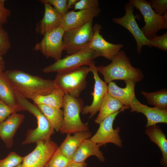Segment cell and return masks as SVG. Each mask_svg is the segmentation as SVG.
Returning <instances> with one entry per match:
<instances>
[{
	"label": "cell",
	"instance_id": "1",
	"mask_svg": "<svg viewBox=\"0 0 167 167\" xmlns=\"http://www.w3.org/2000/svg\"><path fill=\"white\" fill-rule=\"evenodd\" d=\"M3 74L14 91L27 99L32 100L37 96L48 94L56 88L54 80L21 70H9Z\"/></svg>",
	"mask_w": 167,
	"mask_h": 167
},
{
	"label": "cell",
	"instance_id": "2",
	"mask_svg": "<svg viewBox=\"0 0 167 167\" xmlns=\"http://www.w3.org/2000/svg\"><path fill=\"white\" fill-rule=\"evenodd\" d=\"M111 61L107 66H96L98 72L103 75L107 83L115 80L131 81L136 83L143 78L141 71L132 65L124 50H121Z\"/></svg>",
	"mask_w": 167,
	"mask_h": 167
},
{
	"label": "cell",
	"instance_id": "3",
	"mask_svg": "<svg viewBox=\"0 0 167 167\" xmlns=\"http://www.w3.org/2000/svg\"><path fill=\"white\" fill-rule=\"evenodd\" d=\"M14 92L18 104L24 110H27L33 114L37 121V127L28 131L23 144H26L49 140L51 136L54 133V130L43 113L36 105L31 103L18 93Z\"/></svg>",
	"mask_w": 167,
	"mask_h": 167
},
{
	"label": "cell",
	"instance_id": "4",
	"mask_svg": "<svg viewBox=\"0 0 167 167\" xmlns=\"http://www.w3.org/2000/svg\"><path fill=\"white\" fill-rule=\"evenodd\" d=\"M83 105V101L78 97L64 94L62 107L63 121L60 130L62 134H74L88 131V124L83 123L80 116Z\"/></svg>",
	"mask_w": 167,
	"mask_h": 167
},
{
	"label": "cell",
	"instance_id": "5",
	"mask_svg": "<svg viewBox=\"0 0 167 167\" xmlns=\"http://www.w3.org/2000/svg\"><path fill=\"white\" fill-rule=\"evenodd\" d=\"M90 72L88 66L79 67L57 73L54 80L55 87L61 91L64 94H69L78 97L86 88V77Z\"/></svg>",
	"mask_w": 167,
	"mask_h": 167
},
{
	"label": "cell",
	"instance_id": "6",
	"mask_svg": "<svg viewBox=\"0 0 167 167\" xmlns=\"http://www.w3.org/2000/svg\"><path fill=\"white\" fill-rule=\"evenodd\" d=\"M98 57L96 53L88 47L77 52L56 61L53 64L43 69L45 73H57L75 69L83 66H88Z\"/></svg>",
	"mask_w": 167,
	"mask_h": 167
},
{
	"label": "cell",
	"instance_id": "7",
	"mask_svg": "<svg viewBox=\"0 0 167 167\" xmlns=\"http://www.w3.org/2000/svg\"><path fill=\"white\" fill-rule=\"evenodd\" d=\"M129 2L143 15L145 24L141 29L148 39L156 36L161 29L167 28V12L162 16L158 15L153 10L149 2L145 0H130Z\"/></svg>",
	"mask_w": 167,
	"mask_h": 167
},
{
	"label": "cell",
	"instance_id": "8",
	"mask_svg": "<svg viewBox=\"0 0 167 167\" xmlns=\"http://www.w3.org/2000/svg\"><path fill=\"white\" fill-rule=\"evenodd\" d=\"M92 19L79 28L65 31L63 50L69 55L88 46L93 36Z\"/></svg>",
	"mask_w": 167,
	"mask_h": 167
},
{
	"label": "cell",
	"instance_id": "9",
	"mask_svg": "<svg viewBox=\"0 0 167 167\" xmlns=\"http://www.w3.org/2000/svg\"><path fill=\"white\" fill-rule=\"evenodd\" d=\"M126 106L118 111L107 117L99 124V127L90 139L100 146L111 143L118 147L122 146V140L119 135L120 129L119 127L116 129L113 128V122L118 114L124 110L130 109Z\"/></svg>",
	"mask_w": 167,
	"mask_h": 167
},
{
	"label": "cell",
	"instance_id": "10",
	"mask_svg": "<svg viewBox=\"0 0 167 167\" xmlns=\"http://www.w3.org/2000/svg\"><path fill=\"white\" fill-rule=\"evenodd\" d=\"M64 30L61 27L45 34L42 40L33 48L40 51L47 58H51L57 61L61 58L63 50V39Z\"/></svg>",
	"mask_w": 167,
	"mask_h": 167
},
{
	"label": "cell",
	"instance_id": "11",
	"mask_svg": "<svg viewBox=\"0 0 167 167\" xmlns=\"http://www.w3.org/2000/svg\"><path fill=\"white\" fill-rule=\"evenodd\" d=\"M36 144L35 149L24 157L21 167H45L58 148L57 144L49 139Z\"/></svg>",
	"mask_w": 167,
	"mask_h": 167
},
{
	"label": "cell",
	"instance_id": "12",
	"mask_svg": "<svg viewBox=\"0 0 167 167\" xmlns=\"http://www.w3.org/2000/svg\"><path fill=\"white\" fill-rule=\"evenodd\" d=\"M124 7L125 15L120 18H113L112 21L123 26L131 33L135 40L136 50L139 54L141 53L143 46L146 45L151 47L149 41L144 36L137 23L136 16L134 14L135 7L133 5L129 2L125 4Z\"/></svg>",
	"mask_w": 167,
	"mask_h": 167
},
{
	"label": "cell",
	"instance_id": "13",
	"mask_svg": "<svg viewBox=\"0 0 167 167\" xmlns=\"http://www.w3.org/2000/svg\"><path fill=\"white\" fill-rule=\"evenodd\" d=\"M88 67L90 72L92 73L95 81L93 92H91L93 100L90 105H86L83 108L82 113L84 114L90 113L89 118H91L99 111L108 93V85L107 83L102 80L99 76L94 62L90 65Z\"/></svg>",
	"mask_w": 167,
	"mask_h": 167
},
{
	"label": "cell",
	"instance_id": "14",
	"mask_svg": "<svg viewBox=\"0 0 167 167\" xmlns=\"http://www.w3.org/2000/svg\"><path fill=\"white\" fill-rule=\"evenodd\" d=\"M102 26L98 23L93 27V36L88 46L96 52L98 57H103L112 60L123 47V44H115L105 40L100 33Z\"/></svg>",
	"mask_w": 167,
	"mask_h": 167
},
{
	"label": "cell",
	"instance_id": "15",
	"mask_svg": "<svg viewBox=\"0 0 167 167\" xmlns=\"http://www.w3.org/2000/svg\"><path fill=\"white\" fill-rule=\"evenodd\" d=\"M101 11L98 7L78 11H67L62 16L60 27L65 31L79 28L98 16Z\"/></svg>",
	"mask_w": 167,
	"mask_h": 167
},
{
	"label": "cell",
	"instance_id": "16",
	"mask_svg": "<svg viewBox=\"0 0 167 167\" xmlns=\"http://www.w3.org/2000/svg\"><path fill=\"white\" fill-rule=\"evenodd\" d=\"M130 108L131 112L140 113L146 116L147 120L146 128L158 123H167V109L148 107L141 103L135 96L132 99Z\"/></svg>",
	"mask_w": 167,
	"mask_h": 167
},
{
	"label": "cell",
	"instance_id": "17",
	"mask_svg": "<svg viewBox=\"0 0 167 167\" xmlns=\"http://www.w3.org/2000/svg\"><path fill=\"white\" fill-rule=\"evenodd\" d=\"M24 118L23 114L14 113L0 123V138L7 148L12 146L14 136Z\"/></svg>",
	"mask_w": 167,
	"mask_h": 167
},
{
	"label": "cell",
	"instance_id": "18",
	"mask_svg": "<svg viewBox=\"0 0 167 167\" xmlns=\"http://www.w3.org/2000/svg\"><path fill=\"white\" fill-rule=\"evenodd\" d=\"M100 146L90 139L84 140L77 148L71 160L76 163H83L92 156H96L100 161L104 162L105 158L100 149Z\"/></svg>",
	"mask_w": 167,
	"mask_h": 167
},
{
	"label": "cell",
	"instance_id": "19",
	"mask_svg": "<svg viewBox=\"0 0 167 167\" xmlns=\"http://www.w3.org/2000/svg\"><path fill=\"white\" fill-rule=\"evenodd\" d=\"M125 82L126 86L124 88L118 87L114 82H109L108 83L107 92L123 105L130 108L132 99L135 96V88L136 83L131 81Z\"/></svg>",
	"mask_w": 167,
	"mask_h": 167
},
{
	"label": "cell",
	"instance_id": "20",
	"mask_svg": "<svg viewBox=\"0 0 167 167\" xmlns=\"http://www.w3.org/2000/svg\"><path fill=\"white\" fill-rule=\"evenodd\" d=\"M92 135L88 131L77 132L73 135L67 134L66 137L58 148L64 155L71 160L81 144L84 140L91 138Z\"/></svg>",
	"mask_w": 167,
	"mask_h": 167
},
{
	"label": "cell",
	"instance_id": "21",
	"mask_svg": "<svg viewBox=\"0 0 167 167\" xmlns=\"http://www.w3.org/2000/svg\"><path fill=\"white\" fill-rule=\"evenodd\" d=\"M45 13L39 26V32L44 35L46 33L60 27L62 16L50 4L44 3Z\"/></svg>",
	"mask_w": 167,
	"mask_h": 167
},
{
	"label": "cell",
	"instance_id": "22",
	"mask_svg": "<svg viewBox=\"0 0 167 167\" xmlns=\"http://www.w3.org/2000/svg\"><path fill=\"white\" fill-rule=\"evenodd\" d=\"M146 128L145 134L151 141L158 146L161 152L162 158L161 161V164L165 167H167V140L165 135L157 125Z\"/></svg>",
	"mask_w": 167,
	"mask_h": 167
},
{
	"label": "cell",
	"instance_id": "23",
	"mask_svg": "<svg viewBox=\"0 0 167 167\" xmlns=\"http://www.w3.org/2000/svg\"><path fill=\"white\" fill-rule=\"evenodd\" d=\"M125 106L107 93L101 106L99 113L94 120L95 122L99 124L105 118Z\"/></svg>",
	"mask_w": 167,
	"mask_h": 167
},
{
	"label": "cell",
	"instance_id": "24",
	"mask_svg": "<svg viewBox=\"0 0 167 167\" xmlns=\"http://www.w3.org/2000/svg\"><path fill=\"white\" fill-rule=\"evenodd\" d=\"M36 105L54 130L57 131H60L63 121V110L60 108L43 104Z\"/></svg>",
	"mask_w": 167,
	"mask_h": 167
},
{
	"label": "cell",
	"instance_id": "25",
	"mask_svg": "<svg viewBox=\"0 0 167 167\" xmlns=\"http://www.w3.org/2000/svg\"><path fill=\"white\" fill-rule=\"evenodd\" d=\"M0 99L9 106L24 110L17 103L14 92L4 76L0 73Z\"/></svg>",
	"mask_w": 167,
	"mask_h": 167
},
{
	"label": "cell",
	"instance_id": "26",
	"mask_svg": "<svg viewBox=\"0 0 167 167\" xmlns=\"http://www.w3.org/2000/svg\"><path fill=\"white\" fill-rule=\"evenodd\" d=\"M64 94L55 88L50 93L37 96L32 100L35 105L43 104L61 109L63 107Z\"/></svg>",
	"mask_w": 167,
	"mask_h": 167
},
{
	"label": "cell",
	"instance_id": "27",
	"mask_svg": "<svg viewBox=\"0 0 167 167\" xmlns=\"http://www.w3.org/2000/svg\"><path fill=\"white\" fill-rule=\"evenodd\" d=\"M141 93L147 99L148 104L159 108L167 109L166 89H163L152 92L142 91Z\"/></svg>",
	"mask_w": 167,
	"mask_h": 167
},
{
	"label": "cell",
	"instance_id": "28",
	"mask_svg": "<svg viewBox=\"0 0 167 167\" xmlns=\"http://www.w3.org/2000/svg\"><path fill=\"white\" fill-rule=\"evenodd\" d=\"M71 162L58 148L47 165L49 167H67Z\"/></svg>",
	"mask_w": 167,
	"mask_h": 167
},
{
	"label": "cell",
	"instance_id": "29",
	"mask_svg": "<svg viewBox=\"0 0 167 167\" xmlns=\"http://www.w3.org/2000/svg\"><path fill=\"white\" fill-rule=\"evenodd\" d=\"M23 158L15 152H10L5 158L0 160V167H15L21 164Z\"/></svg>",
	"mask_w": 167,
	"mask_h": 167
},
{
	"label": "cell",
	"instance_id": "30",
	"mask_svg": "<svg viewBox=\"0 0 167 167\" xmlns=\"http://www.w3.org/2000/svg\"><path fill=\"white\" fill-rule=\"evenodd\" d=\"M11 44L8 34L0 24V55H5L9 51Z\"/></svg>",
	"mask_w": 167,
	"mask_h": 167
},
{
	"label": "cell",
	"instance_id": "31",
	"mask_svg": "<svg viewBox=\"0 0 167 167\" xmlns=\"http://www.w3.org/2000/svg\"><path fill=\"white\" fill-rule=\"evenodd\" d=\"M150 45L152 46L167 51V32L160 36L156 35L148 39Z\"/></svg>",
	"mask_w": 167,
	"mask_h": 167
},
{
	"label": "cell",
	"instance_id": "32",
	"mask_svg": "<svg viewBox=\"0 0 167 167\" xmlns=\"http://www.w3.org/2000/svg\"><path fill=\"white\" fill-rule=\"evenodd\" d=\"M39 1L42 3H47L50 4L62 16L67 11V0H41Z\"/></svg>",
	"mask_w": 167,
	"mask_h": 167
},
{
	"label": "cell",
	"instance_id": "33",
	"mask_svg": "<svg viewBox=\"0 0 167 167\" xmlns=\"http://www.w3.org/2000/svg\"><path fill=\"white\" fill-rule=\"evenodd\" d=\"M22 110L21 109L11 107L0 100V123L3 122L11 114Z\"/></svg>",
	"mask_w": 167,
	"mask_h": 167
},
{
	"label": "cell",
	"instance_id": "34",
	"mask_svg": "<svg viewBox=\"0 0 167 167\" xmlns=\"http://www.w3.org/2000/svg\"><path fill=\"white\" fill-rule=\"evenodd\" d=\"M150 6L155 12L160 16L167 12V0H151Z\"/></svg>",
	"mask_w": 167,
	"mask_h": 167
},
{
	"label": "cell",
	"instance_id": "35",
	"mask_svg": "<svg viewBox=\"0 0 167 167\" xmlns=\"http://www.w3.org/2000/svg\"><path fill=\"white\" fill-rule=\"evenodd\" d=\"M98 0H78L74 6V10H82L99 7Z\"/></svg>",
	"mask_w": 167,
	"mask_h": 167
},
{
	"label": "cell",
	"instance_id": "36",
	"mask_svg": "<svg viewBox=\"0 0 167 167\" xmlns=\"http://www.w3.org/2000/svg\"><path fill=\"white\" fill-rule=\"evenodd\" d=\"M5 0H0V24H6L11 15V11L5 6Z\"/></svg>",
	"mask_w": 167,
	"mask_h": 167
},
{
	"label": "cell",
	"instance_id": "37",
	"mask_svg": "<svg viewBox=\"0 0 167 167\" xmlns=\"http://www.w3.org/2000/svg\"><path fill=\"white\" fill-rule=\"evenodd\" d=\"M87 164L84 162L83 163H76L71 162L67 167H87Z\"/></svg>",
	"mask_w": 167,
	"mask_h": 167
},
{
	"label": "cell",
	"instance_id": "38",
	"mask_svg": "<svg viewBox=\"0 0 167 167\" xmlns=\"http://www.w3.org/2000/svg\"><path fill=\"white\" fill-rule=\"evenodd\" d=\"M78 0H68L67 4V10H68L72 7H74L75 3Z\"/></svg>",
	"mask_w": 167,
	"mask_h": 167
},
{
	"label": "cell",
	"instance_id": "39",
	"mask_svg": "<svg viewBox=\"0 0 167 167\" xmlns=\"http://www.w3.org/2000/svg\"><path fill=\"white\" fill-rule=\"evenodd\" d=\"M5 68V61L3 60L0 61V73L3 72Z\"/></svg>",
	"mask_w": 167,
	"mask_h": 167
},
{
	"label": "cell",
	"instance_id": "40",
	"mask_svg": "<svg viewBox=\"0 0 167 167\" xmlns=\"http://www.w3.org/2000/svg\"><path fill=\"white\" fill-rule=\"evenodd\" d=\"M3 60L2 56L0 55V61Z\"/></svg>",
	"mask_w": 167,
	"mask_h": 167
},
{
	"label": "cell",
	"instance_id": "41",
	"mask_svg": "<svg viewBox=\"0 0 167 167\" xmlns=\"http://www.w3.org/2000/svg\"><path fill=\"white\" fill-rule=\"evenodd\" d=\"M21 165H20L17 166H16L15 167H21Z\"/></svg>",
	"mask_w": 167,
	"mask_h": 167
},
{
	"label": "cell",
	"instance_id": "42",
	"mask_svg": "<svg viewBox=\"0 0 167 167\" xmlns=\"http://www.w3.org/2000/svg\"><path fill=\"white\" fill-rule=\"evenodd\" d=\"M45 167H49L48 165H47Z\"/></svg>",
	"mask_w": 167,
	"mask_h": 167
},
{
	"label": "cell",
	"instance_id": "43",
	"mask_svg": "<svg viewBox=\"0 0 167 167\" xmlns=\"http://www.w3.org/2000/svg\"></svg>",
	"mask_w": 167,
	"mask_h": 167
}]
</instances>
